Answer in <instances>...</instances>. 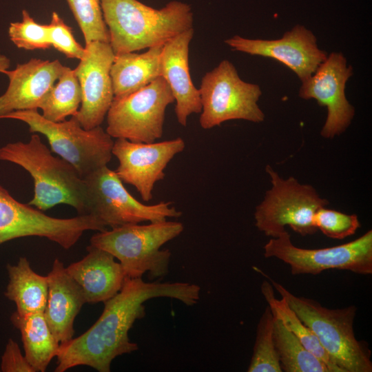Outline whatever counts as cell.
Masks as SVG:
<instances>
[{
	"instance_id": "obj_1",
	"label": "cell",
	"mask_w": 372,
	"mask_h": 372,
	"mask_svg": "<svg viewBox=\"0 0 372 372\" xmlns=\"http://www.w3.org/2000/svg\"><path fill=\"white\" fill-rule=\"evenodd\" d=\"M200 287L185 282H145L125 276L120 291L105 301L96 322L82 335L60 343L54 371L65 372L77 366H88L110 372L118 356L138 349L129 338L136 320L145 316L144 302L156 298L176 299L187 306L198 303Z\"/></svg>"
},
{
	"instance_id": "obj_2",
	"label": "cell",
	"mask_w": 372,
	"mask_h": 372,
	"mask_svg": "<svg viewBox=\"0 0 372 372\" xmlns=\"http://www.w3.org/2000/svg\"><path fill=\"white\" fill-rule=\"evenodd\" d=\"M101 6L115 55L164 45L193 28L192 9L180 1L161 9L138 0H101Z\"/></svg>"
},
{
	"instance_id": "obj_3",
	"label": "cell",
	"mask_w": 372,
	"mask_h": 372,
	"mask_svg": "<svg viewBox=\"0 0 372 372\" xmlns=\"http://www.w3.org/2000/svg\"><path fill=\"white\" fill-rule=\"evenodd\" d=\"M0 160L21 166L32 177L34 196L29 205L43 211L66 204L79 215L87 214L84 179L70 163L54 156L38 134H32L27 143H9L1 147Z\"/></svg>"
},
{
	"instance_id": "obj_4",
	"label": "cell",
	"mask_w": 372,
	"mask_h": 372,
	"mask_svg": "<svg viewBox=\"0 0 372 372\" xmlns=\"http://www.w3.org/2000/svg\"><path fill=\"white\" fill-rule=\"evenodd\" d=\"M273 287L283 297L298 318L316 335L333 363L342 372H371V351L368 344L355 338L353 322L357 308L329 309L315 300L291 293L260 269Z\"/></svg>"
},
{
	"instance_id": "obj_5",
	"label": "cell",
	"mask_w": 372,
	"mask_h": 372,
	"mask_svg": "<svg viewBox=\"0 0 372 372\" xmlns=\"http://www.w3.org/2000/svg\"><path fill=\"white\" fill-rule=\"evenodd\" d=\"M184 225L178 221L149 222L147 225L127 224L94 234L90 245L105 250L120 261L125 276L142 278L148 272L150 280L169 273L172 254L161 249L178 236Z\"/></svg>"
},
{
	"instance_id": "obj_6",
	"label": "cell",
	"mask_w": 372,
	"mask_h": 372,
	"mask_svg": "<svg viewBox=\"0 0 372 372\" xmlns=\"http://www.w3.org/2000/svg\"><path fill=\"white\" fill-rule=\"evenodd\" d=\"M0 119H14L26 123L32 133L44 135L51 151L70 163L84 178L107 165L112 156V138L101 126L84 129L75 115L69 120L53 122L45 118L38 110H19Z\"/></svg>"
},
{
	"instance_id": "obj_7",
	"label": "cell",
	"mask_w": 372,
	"mask_h": 372,
	"mask_svg": "<svg viewBox=\"0 0 372 372\" xmlns=\"http://www.w3.org/2000/svg\"><path fill=\"white\" fill-rule=\"evenodd\" d=\"M265 171L271 187L256 207L255 225L267 236L276 238L289 226L302 236L317 231L313 225L316 211L329 205L311 185L301 184L293 176L282 178L270 165Z\"/></svg>"
},
{
	"instance_id": "obj_8",
	"label": "cell",
	"mask_w": 372,
	"mask_h": 372,
	"mask_svg": "<svg viewBox=\"0 0 372 372\" xmlns=\"http://www.w3.org/2000/svg\"><path fill=\"white\" fill-rule=\"evenodd\" d=\"M198 90L202 105L199 123L205 130L230 120L253 123L265 120L258 105L262 94L260 86L242 80L228 60H223L205 73Z\"/></svg>"
},
{
	"instance_id": "obj_9",
	"label": "cell",
	"mask_w": 372,
	"mask_h": 372,
	"mask_svg": "<svg viewBox=\"0 0 372 372\" xmlns=\"http://www.w3.org/2000/svg\"><path fill=\"white\" fill-rule=\"evenodd\" d=\"M83 179L87 189V214L94 216L106 227L158 222L182 215L171 206L172 202L146 205L138 201L127 190L116 172L107 165Z\"/></svg>"
},
{
	"instance_id": "obj_10",
	"label": "cell",
	"mask_w": 372,
	"mask_h": 372,
	"mask_svg": "<svg viewBox=\"0 0 372 372\" xmlns=\"http://www.w3.org/2000/svg\"><path fill=\"white\" fill-rule=\"evenodd\" d=\"M105 229V224L91 214L70 218L49 216L28 204L17 200L0 185V245L15 238L38 236L68 249L85 231Z\"/></svg>"
},
{
	"instance_id": "obj_11",
	"label": "cell",
	"mask_w": 372,
	"mask_h": 372,
	"mask_svg": "<svg viewBox=\"0 0 372 372\" xmlns=\"http://www.w3.org/2000/svg\"><path fill=\"white\" fill-rule=\"evenodd\" d=\"M174 102L167 83L161 76L136 92L114 98L105 131L112 138L155 142L163 136L165 111Z\"/></svg>"
},
{
	"instance_id": "obj_12",
	"label": "cell",
	"mask_w": 372,
	"mask_h": 372,
	"mask_svg": "<svg viewBox=\"0 0 372 372\" xmlns=\"http://www.w3.org/2000/svg\"><path fill=\"white\" fill-rule=\"evenodd\" d=\"M264 256L276 258L289 265L291 273L318 275L329 269L372 274V230L349 242L322 249L295 246L285 231L264 245Z\"/></svg>"
},
{
	"instance_id": "obj_13",
	"label": "cell",
	"mask_w": 372,
	"mask_h": 372,
	"mask_svg": "<svg viewBox=\"0 0 372 372\" xmlns=\"http://www.w3.org/2000/svg\"><path fill=\"white\" fill-rule=\"evenodd\" d=\"M353 75V68L340 52H332L318 66L315 72L302 82L299 96L316 99L327 108L326 121L320 134L332 138L344 132L355 114L354 107L345 96L346 83Z\"/></svg>"
},
{
	"instance_id": "obj_14",
	"label": "cell",
	"mask_w": 372,
	"mask_h": 372,
	"mask_svg": "<svg viewBox=\"0 0 372 372\" xmlns=\"http://www.w3.org/2000/svg\"><path fill=\"white\" fill-rule=\"evenodd\" d=\"M185 147L180 137L152 143L116 138L112 150L118 161L115 172L123 183L134 186L143 200L148 202L153 198L156 183L165 178L168 163Z\"/></svg>"
},
{
	"instance_id": "obj_15",
	"label": "cell",
	"mask_w": 372,
	"mask_h": 372,
	"mask_svg": "<svg viewBox=\"0 0 372 372\" xmlns=\"http://www.w3.org/2000/svg\"><path fill=\"white\" fill-rule=\"evenodd\" d=\"M73 69L81 90V103L75 116L85 130L101 126L114 100L110 69L115 54L110 43L92 41Z\"/></svg>"
},
{
	"instance_id": "obj_16",
	"label": "cell",
	"mask_w": 372,
	"mask_h": 372,
	"mask_svg": "<svg viewBox=\"0 0 372 372\" xmlns=\"http://www.w3.org/2000/svg\"><path fill=\"white\" fill-rule=\"evenodd\" d=\"M225 43L236 51L277 60L293 71L302 82L327 59L316 36L304 25H296L275 40L250 39L235 35Z\"/></svg>"
},
{
	"instance_id": "obj_17",
	"label": "cell",
	"mask_w": 372,
	"mask_h": 372,
	"mask_svg": "<svg viewBox=\"0 0 372 372\" xmlns=\"http://www.w3.org/2000/svg\"><path fill=\"white\" fill-rule=\"evenodd\" d=\"M65 68L59 60L32 58L7 70L9 83L0 96V118L14 111L38 110Z\"/></svg>"
},
{
	"instance_id": "obj_18",
	"label": "cell",
	"mask_w": 372,
	"mask_h": 372,
	"mask_svg": "<svg viewBox=\"0 0 372 372\" xmlns=\"http://www.w3.org/2000/svg\"><path fill=\"white\" fill-rule=\"evenodd\" d=\"M194 33V28L189 29L165 43L161 60V76L172 91L177 121L183 127L191 114H199L202 110L199 90L192 82L189 68V49Z\"/></svg>"
},
{
	"instance_id": "obj_19",
	"label": "cell",
	"mask_w": 372,
	"mask_h": 372,
	"mask_svg": "<svg viewBox=\"0 0 372 372\" xmlns=\"http://www.w3.org/2000/svg\"><path fill=\"white\" fill-rule=\"evenodd\" d=\"M48 294L44 316L59 343L74 338L75 318L86 299L81 287L56 258L47 275Z\"/></svg>"
},
{
	"instance_id": "obj_20",
	"label": "cell",
	"mask_w": 372,
	"mask_h": 372,
	"mask_svg": "<svg viewBox=\"0 0 372 372\" xmlns=\"http://www.w3.org/2000/svg\"><path fill=\"white\" fill-rule=\"evenodd\" d=\"M87 255L66 267L81 287L86 302H105L121 289L125 274L120 262L109 252L89 245Z\"/></svg>"
},
{
	"instance_id": "obj_21",
	"label": "cell",
	"mask_w": 372,
	"mask_h": 372,
	"mask_svg": "<svg viewBox=\"0 0 372 372\" xmlns=\"http://www.w3.org/2000/svg\"><path fill=\"white\" fill-rule=\"evenodd\" d=\"M163 47L156 45L143 53L115 55L110 69L114 98L136 92L161 76Z\"/></svg>"
},
{
	"instance_id": "obj_22",
	"label": "cell",
	"mask_w": 372,
	"mask_h": 372,
	"mask_svg": "<svg viewBox=\"0 0 372 372\" xmlns=\"http://www.w3.org/2000/svg\"><path fill=\"white\" fill-rule=\"evenodd\" d=\"M8 283L5 296L14 302L20 315L44 312L48 282L47 276L37 273L26 257H20L14 265L7 264Z\"/></svg>"
},
{
	"instance_id": "obj_23",
	"label": "cell",
	"mask_w": 372,
	"mask_h": 372,
	"mask_svg": "<svg viewBox=\"0 0 372 372\" xmlns=\"http://www.w3.org/2000/svg\"><path fill=\"white\" fill-rule=\"evenodd\" d=\"M12 324L19 330L25 356L35 372L46 371L56 356L60 343L51 331L43 312L10 316Z\"/></svg>"
},
{
	"instance_id": "obj_24",
	"label": "cell",
	"mask_w": 372,
	"mask_h": 372,
	"mask_svg": "<svg viewBox=\"0 0 372 372\" xmlns=\"http://www.w3.org/2000/svg\"><path fill=\"white\" fill-rule=\"evenodd\" d=\"M261 292L273 315L281 321L307 350L322 361L330 372H342L321 346L315 333L298 318L286 300L283 297L276 298L273 287L269 281L265 280L262 282Z\"/></svg>"
},
{
	"instance_id": "obj_25",
	"label": "cell",
	"mask_w": 372,
	"mask_h": 372,
	"mask_svg": "<svg viewBox=\"0 0 372 372\" xmlns=\"http://www.w3.org/2000/svg\"><path fill=\"white\" fill-rule=\"evenodd\" d=\"M273 337L282 371L330 372L274 316Z\"/></svg>"
},
{
	"instance_id": "obj_26",
	"label": "cell",
	"mask_w": 372,
	"mask_h": 372,
	"mask_svg": "<svg viewBox=\"0 0 372 372\" xmlns=\"http://www.w3.org/2000/svg\"><path fill=\"white\" fill-rule=\"evenodd\" d=\"M57 81L39 106L42 116L53 122L75 115L81 103V87L73 69L65 66Z\"/></svg>"
},
{
	"instance_id": "obj_27",
	"label": "cell",
	"mask_w": 372,
	"mask_h": 372,
	"mask_svg": "<svg viewBox=\"0 0 372 372\" xmlns=\"http://www.w3.org/2000/svg\"><path fill=\"white\" fill-rule=\"evenodd\" d=\"M273 315L267 306L260 317L248 372H282L273 337Z\"/></svg>"
},
{
	"instance_id": "obj_28",
	"label": "cell",
	"mask_w": 372,
	"mask_h": 372,
	"mask_svg": "<svg viewBox=\"0 0 372 372\" xmlns=\"http://www.w3.org/2000/svg\"><path fill=\"white\" fill-rule=\"evenodd\" d=\"M66 1L83 33L85 44L95 41L110 43L109 32L101 10V0Z\"/></svg>"
},
{
	"instance_id": "obj_29",
	"label": "cell",
	"mask_w": 372,
	"mask_h": 372,
	"mask_svg": "<svg viewBox=\"0 0 372 372\" xmlns=\"http://www.w3.org/2000/svg\"><path fill=\"white\" fill-rule=\"evenodd\" d=\"M21 21L12 22L8 33L10 40L19 49L47 50L51 48L48 24L37 23L28 10H22Z\"/></svg>"
},
{
	"instance_id": "obj_30",
	"label": "cell",
	"mask_w": 372,
	"mask_h": 372,
	"mask_svg": "<svg viewBox=\"0 0 372 372\" xmlns=\"http://www.w3.org/2000/svg\"><path fill=\"white\" fill-rule=\"evenodd\" d=\"M313 225L326 236L338 240L353 235L361 225L356 214H347L326 207L316 211Z\"/></svg>"
},
{
	"instance_id": "obj_31",
	"label": "cell",
	"mask_w": 372,
	"mask_h": 372,
	"mask_svg": "<svg viewBox=\"0 0 372 372\" xmlns=\"http://www.w3.org/2000/svg\"><path fill=\"white\" fill-rule=\"evenodd\" d=\"M49 26L51 46L68 59L80 60L85 54L83 47L75 39L71 27L56 12H52Z\"/></svg>"
},
{
	"instance_id": "obj_32",
	"label": "cell",
	"mask_w": 372,
	"mask_h": 372,
	"mask_svg": "<svg viewBox=\"0 0 372 372\" xmlns=\"http://www.w3.org/2000/svg\"><path fill=\"white\" fill-rule=\"evenodd\" d=\"M0 371L3 372H35L21 352L16 341L10 338L1 356Z\"/></svg>"
},
{
	"instance_id": "obj_33",
	"label": "cell",
	"mask_w": 372,
	"mask_h": 372,
	"mask_svg": "<svg viewBox=\"0 0 372 372\" xmlns=\"http://www.w3.org/2000/svg\"><path fill=\"white\" fill-rule=\"evenodd\" d=\"M10 60L3 54H0V72L5 74L10 68Z\"/></svg>"
}]
</instances>
